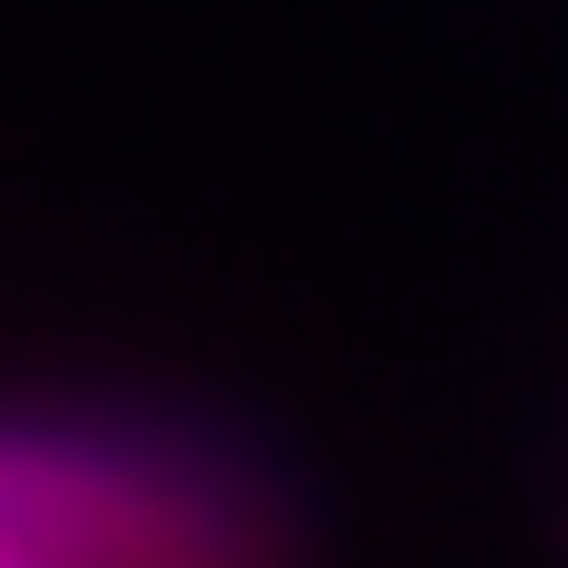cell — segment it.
<instances>
[{"label": "cell", "instance_id": "1", "mask_svg": "<svg viewBox=\"0 0 568 568\" xmlns=\"http://www.w3.org/2000/svg\"><path fill=\"white\" fill-rule=\"evenodd\" d=\"M0 532L48 568H284L261 497L71 426H0Z\"/></svg>", "mask_w": 568, "mask_h": 568}, {"label": "cell", "instance_id": "2", "mask_svg": "<svg viewBox=\"0 0 568 568\" xmlns=\"http://www.w3.org/2000/svg\"><path fill=\"white\" fill-rule=\"evenodd\" d=\"M0 568H48V557H36V545H12V532H0Z\"/></svg>", "mask_w": 568, "mask_h": 568}]
</instances>
